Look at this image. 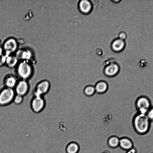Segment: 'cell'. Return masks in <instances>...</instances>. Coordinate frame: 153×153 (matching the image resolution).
I'll use <instances>...</instances> for the list:
<instances>
[{"label": "cell", "instance_id": "obj_6", "mask_svg": "<svg viewBox=\"0 0 153 153\" xmlns=\"http://www.w3.org/2000/svg\"><path fill=\"white\" fill-rule=\"evenodd\" d=\"M45 103V101L41 96L35 95L31 102V107L34 112H38L43 109Z\"/></svg>", "mask_w": 153, "mask_h": 153}, {"label": "cell", "instance_id": "obj_16", "mask_svg": "<svg viewBox=\"0 0 153 153\" xmlns=\"http://www.w3.org/2000/svg\"><path fill=\"white\" fill-rule=\"evenodd\" d=\"M94 86L92 85L86 86L84 90V92L85 95L88 96H92L95 92Z\"/></svg>", "mask_w": 153, "mask_h": 153}, {"label": "cell", "instance_id": "obj_11", "mask_svg": "<svg viewBox=\"0 0 153 153\" xmlns=\"http://www.w3.org/2000/svg\"><path fill=\"white\" fill-rule=\"evenodd\" d=\"M119 146L123 149L127 151L133 147L134 145L130 139L123 137L120 139Z\"/></svg>", "mask_w": 153, "mask_h": 153}, {"label": "cell", "instance_id": "obj_10", "mask_svg": "<svg viewBox=\"0 0 153 153\" xmlns=\"http://www.w3.org/2000/svg\"><path fill=\"white\" fill-rule=\"evenodd\" d=\"M79 7L81 12L85 14L89 13L91 12L92 8L91 2L87 0L80 1L79 3Z\"/></svg>", "mask_w": 153, "mask_h": 153}, {"label": "cell", "instance_id": "obj_13", "mask_svg": "<svg viewBox=\"0 0 153 153\" xmlns=\"http://www.w3.org/2000/svg\"><path fill=\"white\" fill-rule=\"evenodd\" d=\"M17 82L16 77L13 76H6L4 80L6 87L13 88L15 87Z\"/></svg>", "mask_w": 153, "mask_h": 153}, {"label": "cell", "instance_id": "obj_24", "mask_svg": "<svg viewBox=\"0 0 153 153\" xmlns=\"http://www.w3.org/2000/svg\"><path fill=\"white\" fill-rule=\"evenodd\" d=\"M47 137H48V136H47ZM47 143V141H46V143ZM45 145H48V143H46V144H45Z\"/></svg>", "mask_w": 153, "mask_h": 153}, {"label": "cell", "instance_id": "obj_18", "mask_svg": "<svg viewBox=\"0 0 153 153\" xmlns=\"http://www.w3.org/2000/svg\"><path fill=\"white\" fill-rule=\"evenodd\" d=\"M23 96L16 94L15 95L13 99L14 103L16 104L21 103L23 100Z\"/></svg>", "mask_w": 153, "mask_h": 153}, {"label": "cell", "instance_id": "obj_8", "mask_svg": "<svg viewBox=\"0 0 153 153\" xmlns=\"http://www.w3.org/2000/svg\"><path fill=\"white\" fill-rule=\"evenodd\" d=\"M50 87L49 82L47 80L42 81L37 85L36 89V95L42 96L46 93Z\"/></svg>", "mask_w": 153, "mask_h": 153}, {"label": "cell", "instance_id": "obj_7", "mask_svg": "<svg viewBox=\"0 0 153 153\" xmlns=\"http://www.w3.org/2000/svg\"><path fill=\"white\" fill-rule=\"evenodd\" d=\"M15 87V91L16 94L23 96L27 92L28 85L25 79H22L17 82Z\"/></svg>", "mask_w": 153, "mask_h": 153}, {"label": "cell", "instance_id": "obj_5", "mask_svg": "<svg viewBox=\"0 0 153 153\" xmlns=\"http://www.w3.org/2000/svg\"><path fill=\"white\" fill-rule=\"evenodd\" d=\"M120 70L119 65L115 62H112L107 65L104 68L105 75L108 77H113L118 74Z\"/></svg>", "mask_w": 153, "mask_h": 153}, {"label": "cell", "instance_id": "obj_21", "mask_svg": "<svg viewBox=\"0 0 153 153\" xmlns=\"http://www.w3.org/2000/svg\"><path fill=\"white\" fill-rule=\"evenodd\" d=\"M5 58L1 55L0 54V66H2L5 61Z\"/></svg>", "mask_w": 153, "mask_h": 153}, {"label": "cell", "instance_id": "obj_3", "mask_svg": "<svg viewBox=\"0 0 153 153\" xmlns=\"http://www.w3.org/2000/svg\"><path fill=\"white\" fill-rule=\"evenodd\" d=\"M18 76L23 79L29 77L32 73V70L30 66L26 62H23L19 65L17 70Z\"/></svg>", "mask_w": 153, "mask_h": 153}, {"label": "cell", "instance_id": "obj_14", "mask_svg": "<svg viewBox=\"0 0 153 153\" xmlns=\"http://www.w3.org/2000/svg\"><path fill=\"white\" fill-rule=\"evenodd\" d=\"M79 150L78 145L74 142H72L69 144L66 148V151L67 153H77Z\"/></svg>", "mask_w": 153, "mask_h": 153}, {"label": "cell", "instance_id": "obj_12", "mask_svg": "<svg viewBox=\"0 0 153 153\" xmlns=\"http://www.w3.org/2000/svg\"><path fill=\"white\" fill-rule=\"evenodd\" d=\"M94 87L96 92L99 94H103L107 91L108 85L106 82L101 80L97 82Z\"/></svg>", "mask_w": 153, "mask_h": 153}, {"label": "cell", "instance_id": "obj_2", "mask_svg": "<svg viewBox=\"0 0 153 153\" xmlns=\"http://www.w3.org/2000/svg\"><path fill=\"white\" fill-rule=\"evenodd\" d=\"M15 93L13 88L7 87L2 88L0 91V105H6L13 100Z\"/></svg>", "mask_w": 153, "mask_h": 153}, {"label": "cell", "instance_id": "obj_15", "mask_svg": "<svg viewBox=\"0 0 153 153\" xmlns=\"http://www.w3.org/2000/svg\"><path fill=\"white\" fill-rule=\"evenodd\" d=\"M120 139L117 137H110L108 140V144L111 147L115 148L119 146Z\"/></svg>", "mask_w": 153, "mask_h": 153}, {"label": "cell", "instance_id": "obj_17", "mask_svg": "<svg viewBox=\"0 0 153 153\" xmlns=\"http://www.w3.org/2000/svg\"><path fill=\"white\" fill-rule=\"evenodd\" d=\"M17 60L15 58L9 57L8 58L6 61L7 65L10 67H14L16 64Z\"/></svg>", "mask_w": 153, "mask_h": 153}, {"label": "cell", "instance_id": "obj_4", "mask_svg": "<svg viewBox=\"0 0 153 153\" xmlns=\"http://www.w3.org/2000/svg\"><path fill=\"white\" fill-rule=\"evenodd\" d=\"M136 105L140 113L145 114L149 109L150 102L148 98L144 97H142L138 99L137 101Z\"/></svg>", "mask_w": 153, "mask_h": 153}, {"label": "cell", "instance_id": "obj_23", "mask_svg": "<svg viewBox=\"0 0 153 153\" xmlns=\"http://www.w3.org/2000/svg\"><path fill=\"white\" fill-rule=\"evenodd\" d=\"M113 1L114 2H115V3H118L120 1V0H113V1Z\"/></svg>", "mask_w": 153, "mask_h": 153}, {"label": "cell", "instance_id": "obj_20", "mask_svg": "<svg viewBox=\"0 0 153 153\" xmlns=\"http://www.w3.org/2000/svg\"><path fill=\"white\" fill-rule=\"evenodd\" d=\"M147 116L149 120H153V108L148 111Z\"/></svg>", "mask_w": 153, "mask_h": 153}, {"label": "cell", "instance_id": "obj_19", "mask_svg": "<svg viewBox=\"0 0 153 153\" xmlns=\"http://www.w3.org/2000/svg\"><path fill=\"white\" fill-rule=\"evenodd\" d=\"M127 37V34L124 31L121 32L118 35V38L124 40Z\"/></svg>", "mask_w": 153, "mask_h": 153}, {"label": "cell", "instance_id": "obj_22", "mask_svg": "<svg viewBox=\"0 0 153 153\" xmlns=\"http://www.w3.org/2000/svg\"><path fill=\"white\" fill-rule=\"evenodd\" d=\"M126 153H137L136 149L134 147L126 151Z\"/></svg>", "mask_w": 153, "mask_h": 153}, {"label": "cell", "instance_id": "obj_9", "mask_svg": "<svg viewBox=\"0 0 153 153\" xmlns=\"http://www.w3.org/2000/svg\"><path fill=\"white\" fill-rule=\"evenodd\" d=\"M126 43L124 40L117 38L115 39L112 42L111 48L113 50L116 52H120L124 49Z\"/></svg>", "mask_w": 153, "mask_h": 153}, {"label": "cell", "instance_id": "obj_1", "mask_svg": "<svg viewBox=\"0 0 153 153\" xmlns=\"http://www.w3.org/2000/svg\"><path fill=\"white\" fill-rule=\"evenodd\" d=\"M149 120L145 114L140 113L136 115L133 123L135 131L140 134H144L147 133L151 127Z\"/></svg>", "mask_w": 153, "mask_h": 153}]
</instances>
